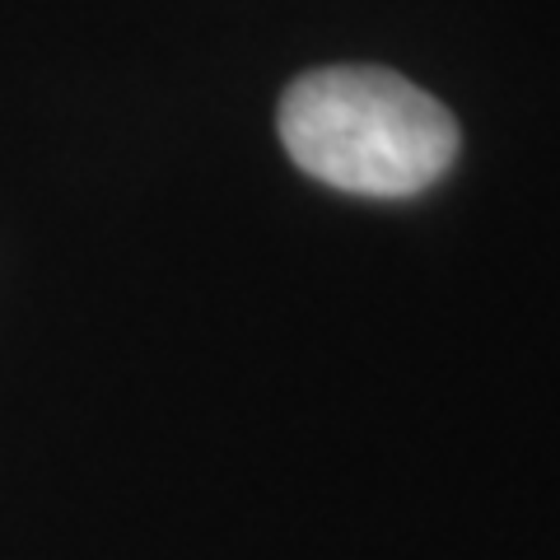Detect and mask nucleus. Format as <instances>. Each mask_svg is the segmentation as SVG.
<instances>
[{
	"label": "nucleus",
	"instance_id": "f257e3e1",
	"mask_svg": "<svg viewBox=\"0 0 560 560\" xmlns=\"http://www.w3.org/2000/svg\"><path fill=\"white\" fill-rule=\"evenodd\" d=\"M276 131L290 160L350 197H416L458 160V121L383 66H323L285 90Z\"/></svg>",
	"mask_w": 560,
	"mask_h": 560
}]
</instances>
